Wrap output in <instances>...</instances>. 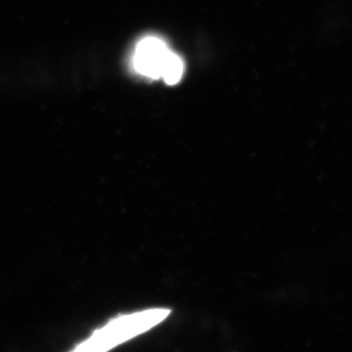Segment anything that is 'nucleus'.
Listing matches in <instances>:
<instances>
[{"mask_svg":"<svg viewBox=\"0 0 352 352\" xmlns=\"http://www.w3.org/2000/svg\"><path fill=\"white\" fill-rule=\"evenodd\" d=\"M169 314L170 311L167 309H153L122 316L96 331L89 340L83 342L74 351H108L140 333L147 331L154 325L160 323Z\"/></svg>","mask_w":352,"mask_h":352,"instance_id":"f257e3e1","label":"nucleus"},{"mask_svg":"<svg viewBox=\"0 0 352 352\" xmlns=\"http://www.w3.org/2000/svg\"><path fill=\"white\" fill-rule=\"evenodd\" d=\"M170 50L164 39L157 36H147L136 45L134 67L142 76L157 79L162 78V69Z\"/></svg>","mask_w":352,"mask_h":352,"instance_id":"f03ea898","label":"nucleus"},{"mask_svg":"<svg viewBox=\"0 0 352 352\" xmlns=\"http://www.w3.org/2000/svg\"><path fill=\"white\" fill-rule=\"evenodd\" d=\"M184 72V63L182 58L174 52H170L162 69V78L167 85H174L182 78Z\"/></svg>","mask_w":352,"mask_h":352,"instance_id":"7ed1b4c3","label":"nucleus"}]
</instances>
